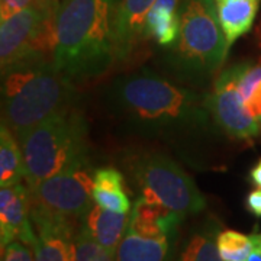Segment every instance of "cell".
<instances>
[{
    "label": "cell",
    "mask_w": 261,
    "mask_h": 261,
    "mask_svg": "<svg viewBox=\"0 0 261 261\" xmlns=\"http://www.w3.org/2000/svg\"><path fill=\"white\" fill-rule=\"evenodd\" d=\"M105 102L122 129L178 148L209 142L219 129L207 94L174 83L148 67L116 77L105 92Z\"/></svg>",
    "instance_id": "cell-1"
},
{
    "label": "cell",
    "mask_w": 261,
    "mask_h": 261,
    "mask_svg": "<svg viewBox=\"0 0 261 261\" xmlns=\"http://www.w3.org/2000/svg\"><path fill=\"white\" fill-rule=\"evenodd\" d=\"M119 0H63L53 25L51 60L74 83L108 73L115 63V15Z\"/></svg>",
    "instance_id": "cell-2"
},
{
    "label": "cell",
    "mask_w": 261,
    "mask_h": 261,
    "mask_svg": "<svg viewBox=\"0 0 261 261\" xmlns=\"http://www.w3.org/2000/svg\"><path fill=\"white\" fill-rule=\"evenodd\" d=\"M48 57H34L2 73V123L16 138L74 106L75 87Z\"/></svg>",
    "instance_id": "cell-3"
},
{
    "label": "cell",
    "mask_w": 261,
    "mask_h": 261,
    "mask_svg": "<svg viewBox=\"0 0 261 261\" xmlns=\"http://www.w3.org/2000/svg\"><path fill=\"white\" fill-rule=\"evenodd\" d=\"M89 130L75 106L49 116L27 132L19 144L29 189L68 168L89 163Z\"/></svg>",
    "instance_id": "cell-4"
},
{
    "label": "cell",
    "mask_w": 261,
    "mask_h": 261,
    "mask_svg": "<svg viewBox=\"0 0 261 261\" xmlns=\"http://www.w3.org/2000/svg\"><path fill=\"white\" fill-rule=\"evenodd\" d=\"M229 53L219 23L215 0H183L180 5V34L167 47L166 61L177 77L205 83L224 65Z\"/></svg>",
    "instance_id": "cell-5"
},
{
    "label": "cell",
    "mask_w": 261,
    "mask_h": 261,
    "mask_svg": "<svg viewBox=\"0 0 261 261\" xmlns=\"http://www.w3.org/2000/svg\"><path fill=\"white\" fill-rule=\"evenodd\" d=\"M123 164L144 200L166 206L183 218L205 211L206 199L195 180L168 154L134 149L125 155Z\"/></svg>",
    "instance_id": "cell-6"
},
{
    "label": "cell",
    "mask_w": 261,
    "mask_h": 261,
    "mask_svg": "<svg viewBox=\"0 0 261 261\" xmlns=\"http://www.w3.org/2000/svg\"><path fill=\"white\" fill-rule=\"evenodd\" d=\"M58 5L32 6L9 18L0 25V68L6 73L19 63L48 57L53 53V25Z\"/></svg>",
    "instance_id": "cell-7"
},
{
    "label": "cell",
    "mask_w": 261,
    "mask_h": 261,
    "mask_svg": "<svg viewBox=\"0 0 261 261\" xmlns=\"http://www.w3.org/2000/svg\"><path fill=\"white\" fill-rule=\"evenodd\" d=\"M94 171L90 161L61 171L29 189L31 202L53 214L83 224L93 207Z\"/></svg>",
    "instance_id": "cell-8"
},
{
    "label": "cell",
    "mask_w": 261,
    "mask_h": 261,
    "mask_svg": "<svg viewBox=\"0 0 261 261\" xmlns=\"http://www.w3.org/2000/svg\"><path fill=\"white\" fill-rule=\"evenodd\" d=\"M240 63L229 65L216 77L214 89L207 93V106L219 130L233 140H252L261 128L244 105L238 87Z\"/></svg>",
    "instance_id": "cell-9"
},
{
    "label": "cell",
    "mask_w": 261,
    "mask_h": 261,
    "mask_svg": "<svg viewBox=\"0 0 261 261\" xmlns=\"http://www.w3.org/2000/svg\"><path fill=\"white\" fill-rule=\"evenodd\" d=\"M31 221L37 233L34 261H71V244L80 225L31 202Z\"/></svg>",
    "instance_id": "cell-10"
},
{
    "label": "cell",
    "mask_w": 261,
    "mask_h": 261,
    "mask_svg": "<svg viewBox=\"0 0 261 261\" xmlns=\"http://www.w3.org/2000/svg\"><path fill=\"white\" fill-rule=\"evenodd\" d=\"M15 240L34 247L37 233L31 221V192L23 183L0 190V244L2 248Z\"/></svg>",
    "instance_id": "cell-11"
},
{
    "label": "cell",
    "mask_w": 261,
    "mask_h": 261,
    "mask_svg": "<svg viewBox=\"0 0 261 261\" xmlns=\"http://www.w3.org/2000/svg\"><path fill=\"white\" fill-rule=\"evenodd\" d=\"M157 0H119L115 15V41L118 63L134 56L145 39L147 15Z\"/></svg>",
    "instance_id": "cell-12"
},
{
    "label": "cell",
    "mask_w": 261,
    "mask_h": 261,
    "mask_svg": "<svg viewBox=\"0 0 261 261\" xmlns=\"http://www.w3.org/2000/svg\"><path fill=\"white\" fill-rule=\"evenodd\" d=\"M186 218L160 203H149L138 197L130 212L128 229L147 238H178L180 225Z\"/></svg>",
    "instance_id": "cell-13"
},
{
    "label": "cell",
    "mask_w": 261,
    "mask_h": 261,
    "mask_svg": "<svg viewBox=\"0 0 261 261\" xmlns=\"http://www.w3.org/2000/svg\"><path fill=\"white\" fill-rule=\"evenodd\" d=\"M176 244L177 238H147L126 229L116 251V261H173Z\"/></svg>",
    "instance_id": "cell-14"
},
{
    "label": "cell",
    "mask_w": 261,
    "mask_h": 261,
    "mask_svg": "<svg viewBox=\"0 0 261 261\" xmlns=\"http://www.w3.org/2000/svg\"><path fill=\"white\" fill-rule=\"evenodd\" d=\"M216 13L229 48L251 31L260 0H215Z\"/></svg>",
    "instance_id": "cell-15"
},
{
    "label": "cell",
    "mask_w": 261,
    "mask_h": 261,
    "mask_svg": "<svg viewBox=\"0 0 261 261\" xmlns=\"http://www.w3.org/2000/svg\"><path fill=\"white\" fill-rule=\"evenodd\" d=\"M130 214H118L106 211L94 203L90 212L84 218V225L97 243L109 252L116 255L118 247L129 225Z\"/></svg>",
    "instance_id": "cell-16"
},
{
    "label": "cell",
    "mask_w": 261,
    "mask_h": 261,
    "mask_svg": "<svg viewBox=\"0 0 261 261\" xmlns=\"http://www.w3.org/2000/svg\"><path fill=\"white\" fill-rule=\"evenodd\" d=\"M183 0H157L147 15L145 39L170 47L180 34V5Z\"/></svg>",
    "instance_id": "cell-17"
},
{
    "label": "cell",
    "mask_w": 261,
    "mask_h": 261,
    "mask_svg": "<svg viewBox=\"0 0 261 261\" xmlns=\"http://www.w3.org/2000/svg\"><path fill=\"white\" fill-rule=\"evenodd\" d=\"M94 203L106 211L129 214L130 200L125 190V177L121 170L115 167H100L94 170Z\"/></svg>",
    "instance_id": "cell-18"
},
{
    "label": "cell",
    "mask_w": 261,
    "mask_h": 261,
    "mask_svg": "<svg viewBox=\"0 0 261 261\" xmlns=\"http://www.w3.org/2000/svg\"><path fill=\"white\" fill-rule=\"evenodd\" d=\"M219 232L221 228L216 219H205L189 233L177 261H224L216 247V237Z\"/></svg>",
    "instance_id": "cell-19"
},
{
    "label": "cell",
    "mask_w": 261,
    "mask_h": 261,
    "mask_svg": "<svg viewBox=\"0 0 261 261\" xmlns=\"http://www.w3.org/2000/svg\"><path fill=\"white\" fill-rule=\"evenodd\" d=\"M23 154L15 134L2 123L0 128V187L15 186L25 180Z\"/></svg>",
    "instance_id": "cell-20"
},
{
    "label": "cell",
    "mask_w": 261,
    "mask_h": 261,
    "mask_svg": "<svg viewBox=\"0 0 261 261\" xmlns=\"http://www.w3.org/2000/svg\"><path fill=\"white\" fill-rule=\"evenodd\" d=\"M238 87L247 111L261 128V63H240Z\"/></svg>",
    "instance_id": "cell-21"
},
{
    "label": "cell",
    "mask_w": 261,
    "mask_h": 261,
    "mask_svg": "<svg viewBox=\"0 0 261 261\" xmlns=\"http://www.w3.org/2000/svg\"><path fill=\"white\" fill-rule=\"evenodd\" d=\"M71 261H116V255L97 243L83 222L71 244Z\"/></svg>",
    "instance_id": "cell-22"
},
{
    "label": "cell",
    "mask_w": 261,
    "mask_h": 261,
    "mask_svg": "<svg viewBox=\"0 0 261 261\" xmlns=\"http://www.w3.org/2000/svg\"><path fill=\"white\" fill-rule=\"evenodd\" d=\"M216 247L224 261H245L252 251L254 243L251 235L226 229L218 233Z\"/></svg>",
    "instance_id": "cell-23"
},
{
    "label": "cell",
    "mask_w": 261,
    "mask_h": 261,
    "mask_svg": "<svg viewBox=\"0 0 261 261\" xmlns=\"http://www.w3.org/2000/svg\"><path fill=\"white\" fill-rule=\"evenodd\" d=\"M2 261H34V248L15 240L2 248Z\"/></svg>",
    "instance_id": "cell-24"
},
{
    "label": "cell",
    "mask_w": 261,
    "mask_h": 261,
    "mask_svg": "<svg viewBox=\"0 0 261 261\" xmlns=\"http://www.w3.org/2000/svg\"><path fill=\"white\" fill-rule=\"evenodd\" d=\"M54 0H2L0 2V18L6 19L18 13L20 10L32 6H49L54 5Z\"/></svg>",
    "instance_id": "cell-25"
},
{
    "label": "cell",
    "mask_w": 261,
    "mask_h": 261,
    "mask_svg": "<svg viewBox=\"0 0 261 261\" xmlns=\"http://www.w3.org/2000/svg\"><path fill=\"white\" fill-rule=\"evenodd\" d=\"M247 211L257 218H261V189H255L248 193L245 199Z\"/></svg>",
    "instance_id": "cell-26"
},
{
    "label": "cell",
    "mask_w": 261,
    "mask_h": 261,
    "mask_svg": "<svg viewBox=\"0 0 261 261\" xmlns=\"http://www.w3.org/2000/svg\"><path fill=\"white\" fill-rule=\"evenodd\" d=\"M252 243V251L250 252L248 258L245 261H261V232L260 233H251Z\"/></svg>",
    "instance_id": "cell-27"
},
{
    "label": "cell",
    "mask_w": 261,
    "mask_h": 261,
    "mask_svg": "<svg viewBox=\"0 0 261 261\" xmlns=\"http://www.w3.org/2000/svg\"><path fill=\"white\" fill-rule=\"evenodd\" d=\"M250 180L257 189H261V159L255 163V166L250 171Z\"/></svg>",
    "instance_id": "cell-28"
}]
</instances>
